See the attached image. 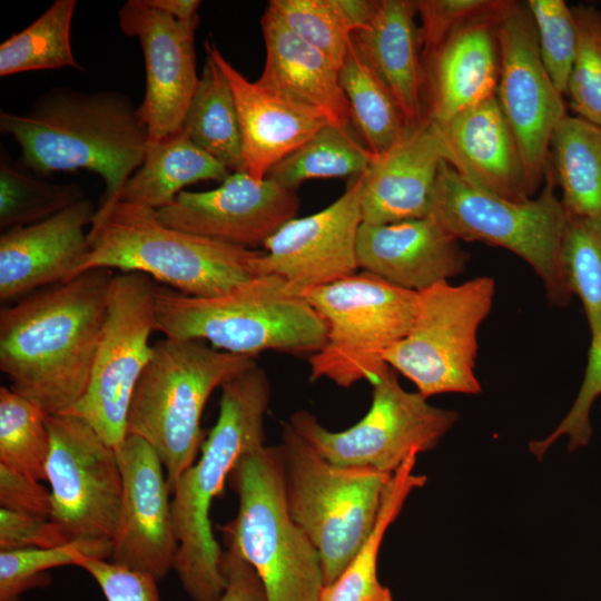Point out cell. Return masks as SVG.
Listing matches in <instances>:
<instances>
[{
    "label": "cell",
    "instance_id": "45",
    "mask_svg": "<svg viewBox=\"0 0 601 601\" xmlns=\"http://www.w3.org/2000/svg\"><path fill=\"white\" fill-rule=\"evenodd\" d=\"M0 505L18 513L43 519L51 516V494L40 481L0 464Z\"/></svg>",
    "mask_w": 601,
    "mask_h": 601
},
{
    "label": "cell",
    "instance_id": "37",
    "mask_svg": "<svg viewBox=\"0 0 601 601\" xmlns=\"http://www.w3.org/2000/svg\"><path fill=\"white\" fill-rule=\"evenodd\" d=\"M83 190L75 184L40 180L9 157L2 148L0 157V227L10 229L48 219L83 199Z\"/></svg>",
    "mask_w": 601,
    "mask_h": 601
},
{
    "label": "cell",
    "instance_id": "7",
    "mask_svg": "<svg viewBox=\"0 0 601 601\" xmlns=\"http://www.w3.org/2000/svg\"><path fill=\"white\" fill-rule=\"evenodd\" d=\"M227 481L239 504L224 534L256 570L267 601H318L321 556L288 512L279 445L243 455Z\"/></svg>",
    "mask_w": 601,
    "mask_h": 601
},
{
    "label": "cell",
    "instance_id": "30",
    "mask_svg": "<svg viewBox=\"0 0 601 601\" xmlns=\"http://www.w3.org/2000/svg\"><path fill=\"white\" fill-rule=\"evenodd\" d=\"M549 166L568 216L601 218V127L566 115L551 141Z\"/></svg>",
    "mask_w": 601,
    "mask_h": 601
},
{
    "label": "cell",
    "instance_id": "5",
    "mask_svg": "<svg viewBox=\"0 0 601 601\" xmlns=\"http://www.w3.org/2000/svg\"><path fill=\"white\" fill-rule=\"evenodd\" d=\"M156 329L166 337L209 342L253 356L264 351L308 356L326 341L323 318L276 275H258L227 292L196 297L157 286Z\"/></svg>",
    "mask_w": 601,
    "mask_h": 601
},
{
    "label": "cell",
    "instance_id": "33",
    "mask_svg": "<svg viewBox=\"0 0 601 601\" xmlns=\"http://www.w3.org/2000/svg\"><path fill=\"white\" fill-rule=\"evenodd\" d=\"M181 130L228 170L244 171L235 98L221 69L207 56Z\"/></svg>",
    "mask_w": 601,
    "mask_h": 601
},
{
    "label": "cell",
    "instance_id": "4",
    "mask_svg": "<svg viewBox=\"0 0 601 601\" xmlns=\"http://www.w3.org/2000/svg\"><path fill=\"white\" fill-rule=\"evenodd\" d=\"M88 243L89 253L76 276L118 268L148 275L196 297L223 294L258 276L257 260L263 254L170 227L156 209L121 199L100 205Z\"/></svg>",
    "mask_w": 601,
    "mask_h": 601
},
{
    "label": "cell",
    "instance_id": "38",
    "mask_svg": "<svg viewBox=\"0 0 601 601\" xmlns=\"http://www.w3.org/2000/svg\"><path fill=\"white\" fill-rule=\"evenodd\" d=\"M111 542L75 540L53 548L1 550L0 601H20L30 588L49 584L47 571L77 565L82 556L109 559Z\"/></svg>",
    "mask_w": 601,
    "mask_h": 601
},
{
    "label": "cell",
    "instance_id": "12",
    "mask_svg": "<svg viewBox=\"0 0 601 601\" xmlns=\"http://www.w3.org/2000/svg\"><path fill=\"white\" fill-rule=\"evenodd\" d=\"M459 418L456 411L405 391L391 370L373 385L371 407L353 426L333 432L306 411L294 413L289 424L335 466L393 474L410 455L433 450Z\"/></svg>",
    "mask_w": 601,
    "mask_h": 601
},
{
    "label": "cell",
    "instance_id": "34",
    "mask_svg": "<svg viewBox=\"0 0 601 601\" xmlns=\"http://www.w3.org/2000/svg\"><path fill=\"white\" fill-rule=\"evenodd\" d=\"M348 129L328 124L273 166L265 178L296 190L307 179L364 174L374 156Z\"/></svg>",
    "mask_w": 601,
    "mask_h": 601
},
{
    "label": "cell",
    "instance_id": "10",
    "mask_svg": "<svg viewBox=\"0 0 601 601\" xmlns=\"http://www.w3.org/2000/svg\"><path fill=\"white\" fill-rule=\"evenodd\" d=\"M303 297L323 318L326 341L308 356L311 380L341 387L372 385L392 368L385 355L408 333L417 293L371 273H355L308 290Z\"/></svg>",
    "mask_w": 601,
    "mask_h": 601
},
{
    "label": "cell",
    "instance_id": "27",
    "mask_svg": "<svg viewBox=\"0 0 601 601\" xmlns=\"http://www.w3.org/2000/svg\"><path fill=\"white\" fill-rule=\"evenodd\" d=\"M266 60L257 82L299 105L322 112L331 125L349 127L348 101L339 67L289 30L270 10L262 17Z\"/></svg>",
    "mask_w": 601,
    "mask_h": 601
},
{
    "label": "cell",
    "instance_id": "21",
    "mask_svg": "<svg viewBox=\"0 0 601 601\" xmlns=\"http://www.w3.org/2000/svg\"><path fill=\"white\" fill-rule=\"evenodd\" d=\"M97 209L83 198L42 221L0 236V299L73 278L89 253L88 231Z\"/></svg>",
    "mask_w": 601,
    "mask_h": 601
},
{
    "label": "cell",
    "instance_id": "22",
    "mask_svg": "<svg viewBox=\"0 0 601 601\" xmlns=\"http://www.w3.org/2000/svg\"><path fill=\"white\" fill-rule=\"evenodd\" d=\"M356 254L364 272L416 293L462 274L471 257L432 216L362 223Z\"/></svg>",
    "mask_w": 601,
    "mask_h": 601
},
{
    "label": "cell",
    "instance_id": "43",
    "mask_svg": "<svg viewBox=\"0 0 601 601\" xmlns=\"http://www.w3.org/2000/svg\"><path fill=\"white\" fill-rule=\"evenodd\" d=\"M77 566L87 571L107 601H160L157 580L105 559L82 556Z\"/></svg>",
    "mask_w": 601,
    "mask_h": 601
},
{
    "label": "cell",
    "instance_id": "14",
    "mask_svg": "<svg viewBox=\"0 0 601 601\" xmlns=\"http://www.w3.org/2000/svg\"><path fill=\"white\" fill-rule=\"evenodd\" d=\"M47 425L50 519L69 541L112 542L122 501L117 450L78 415H50Z\"/></svg>",
    "mask_w": 601,
    "mask_h": 601
},
{
    "label": "cell",
    "instance_id": "16",
    "mask_svg": "<svg viewBox=\"0 0 601 601\" xmlns=\"http://www.w3.org/2000/svg\"><path fill=\"white\" fill-rule=\"evenodd\" d=\"M359 175L344 194L313 215L285 223L263 246L258 275H276L303 296L311 289L357 273V236L363 223Z\"/></svg>",
    "mask_w": 601,
    "mask_h": 601
},
{
    "label": "cell",
    "instance_id": "39",
    "mask_svg": "<svg viewBox=\"0 0 601 601\" xmlns=\"http://www.w3.org/2000/svg\"><path fill=\"white\" fill-rule=\"evenodd\" d=\"M571 8L578 46L566 96L577 117L601 127V11L587 4Z\"/></svg>",
    "mask_w": 601,
    "mask_h": 601
},
{
    "label": "cell",
    "instance_id": "41",
    "mask_svg": "<svg viewBox=\"0 0 601 601\" xmlns=\"http://www.w3.org/2000/svg\"><path fill=\"white\" fill-rule=\"evenodd\" d=\"M541 61L562 96L566 95L578 46L572 8L563 0H529Z\"/></svg>",
    "mask_w": 601,
    "mask_h": 601
},
{
    "label": "cell",
    "instance_id": "13",
    "mask_svg": "<svg viewBox=\"0 0 601 601\" xmlns=\"http://www.w3.org/2000/svg\"><path fill=\"white\" fill-rule=\"evenodd\" d=\"M156 289L148 275H114L90 381L83 397L68 413L86 420L116 450L127 436L132 394L152 353L149 338L156 329Z\"/></svg>",
    "mask_w": 601,
    "mask_h": 601
},
{
    "label": "cell",
    "instance_id": "29",
    "mask_svg": "<svg viewBox=\"0 0 601 601\" xmlns=\"http://www.w3.org/2000/svg\"><path fill=\"white\" fill-rule=\"evenodd\" d=\"M229 170L195 145L180 130L157 142H148L141 166L124 186L118 199L154 209L169 205L186 186L203 181L223 183Z\"/></svg>",
    "mask_w": 601,
    "mask_h": 601
},
{
    "label": "cell",
    "instance_id": "44",
    "mask_svg": "<svg viewBox=\"0 0 601 601\" xmlns=\"http://www.w3.org/2000/svg\"><path fill=\"white\" fill-rule=\"evenodd\" d=\"M68 542L51 519L0 509V550L53 548Z\"/></svg>",
    "mask_w": 601,
    "mask_h": 601
},
{
    "label": "cell",
    "instance_id": "48",
    "mask_svg": "<svg viewBox=\"0 0 601 601\" xmlns=\"http://www.w3.org/2000/svg\"><path fill=\"white\" fill-rule=\"evenodd\" d=\"M147 2L181 21L197 18V10L201 4L199 0H147Z\"/></svg>",
    "mask_w": 601,
    "mask_h": 601
},
{
    "label": "cell",
    "instance_id": "17",
    "mask_svg": "<svg viewBox=\"0 0 601 601\" xmlns=\"http://www.w3.org/2000/svg\"><path fill=\"white\" fill-rule=\"evenodd\" d=\"M118 18L121 31L137 38L142 48L146 90L137 110L148 142H157L181 130L197 88L194 42L199 17L181 21L147 0H128Z\"/></svg>",
    "mask_w": 601,
    "mask_h": 601
},
{
    "label": "cell",
    "instance_id": "8",
    "mask_svg": "<svg viewBox=\"0 0 601 601\" xmlns=\"http://www.w3.org/2000/svg\"><path fill=\"white\" fill-rule=\"evenodd\" d=\"M287 509L319 553L324 587L352 561L376 522L393 474L339 467L286 424L279 444Z\"/></svg>",
    "mask_w": 601,
    "mask_h": 601
},
{
    "label": "cell",
    "instance_id": "31",
    "mask_svg": "<svg viewBox=\"0 0 601 601\" xmlns=\"http://www.w3.org/2000/svg\"><path fill=\"white\" fill-rule=\"evenodd\" d=\"M338 77L362 144L374 157L397 145L410 129L393 95L353 38Z\"/></svg>",
    "mask_w": 601,
    "mask_h": 601
},
{
    "label": "cell",
    "instance_id": "11",
    "mask_svg": "<svg viewBox=\"0 0 601 601\" xmlns=\"http://www.w3.org/2000/svg\"><path fill=\"white\" fill-rule=\"evenodd\" d=\"M494 279L479 276L460 285L442 282L417 293L406 336L385 355L425 397L482 391L474 373L477 331L491 312Z\"/></svg>",
    "mask_w": 601,
    "mask_h": 601
},
{
    "label": "cell",
    "instance_id": "32",
    "mask_svg": "<svg viewBox=\"0 0 601 601\" xmlns=\"http://www.w3.org/2000/svg\"><path fill=\"white\" fill-rule=\"evenodd\" d=\"M417 455H410L393 473L370 535L342 574L323 588L318 601H395L391 590L378 580L377 558L385 532L398 516L407 496L427 481L425 475L413 473Z\"/></svg>",
    "mask_w": 601,
    "mask_h": 601
},
{
    "label": "cell",
    "instance_id": "18",
    "mask_svg": "<svg viewBox=\"0 0 601 601\" xmlns=\"http://www.w3.org/2000/svg\"><path fill=\"white\" fill-rule=\"evenodd\" d=\"M117 453L122 501L109 560L160 581L174 569L178 549L165 467L134 434H127Z\"/></svg>",
    "mask_w": 601,
    "mask_h": 601
},
{
    "label": "cell",
    "instance_id": "26",
    "mask_svg": "<svg viewBox=\"0 0 601 601\" xmlns=\"http://www.w3.org/2000/svg\"><path fill=\"white\" fill-rule=\"evenodd\" d=\"M444 161L432 125L424 121L388 151L373 158L359 175L363 223L384 225L430 216Z\"/></svg>",
    "mask_w": 601,
    "mask_h": 601
},
{
    "label": "cell",
    "instance_id": "20",
    "mask_svg": "<svg viewBox=\"0 0 601 601\" xmlns=\"http://www.w3.org/2000/svg\"><path fill=\"white\" fill-rule=\"evenodd\" d=\"M560 269L571 294L582 302L591 341L585 374L572 407L551 434L530 444L538 457L560 437L565 436L568 449L574 451L588 445L592 435L590 411L601 395V218L568 216Z\"/></svg>",
    "mask_w": 601,
    "mask_h": 601
},
{
    "label": "cell",
    "instance_id": "40",
    "mask_svg": "<svg viewBox=\"0 0 601 601\" xmlns=\"http://www.w3.org/2000/svg\"><path fill=\"white\" fill-rule=\"evenodd\" d=\"M267 8L297 37L341 68L353 29L337 0H272Z\"/></svg>",
    "mask_w": 601,
    "mask_h": 601
},
{
    "label": "cell",
    "instance_id": "6",
    "mask_svg": "<svg viewBox=\"0 0 601 601\" xmlns=\"http://www.w3.org/2000/svg\"><path fill=\"white\" fill-rule=\"evenodd\" d=\"M255 364L253 356L215 349L199 339L165 337L152 345L132 394L127 434L157 452L170 491L201 449L200 420L209 396Z\"/></svg>",
    "mask_w": 601,
    "mask_h": 601
},
{
    "label": "cell",
    "instance_id": "25",
    "mask_svg": "<svg viewBox=\"0 0 601 601\" xmlns=\"http://www.w3.org/2000/svg\"><path fill=\"white\" fill-rule=\"evenodd\" d=\"M207 56L224 72L231 88L242 136L244 171L256 180L329 124L319 111L246 79L210 41Z\"/></svg>",
    "mask_w": 601,
    "mask_h": 601
},
{
    "label": "cell",
    "instance_id": "46",
    "mask_svg": "<svg viewBox=\"0 0 601 601\" xmlns=\"http://www.w3.org/2000/svg\"><path fill=\"white\" fill-rule=\"evenodd\" d=\"M227 550L221 558L226 589L218 601H267L256 570L242 555L236 544L226 539Z\"/></svg>",
    "mask_w": 601,
    "mask_h": 601
},
{
    "label": "cell",
    "instance_id": "1",
    "mask_svg": "<svg viewBox=\"0 0 601 601\" xmlns=\"http://www.w3.org/2000/svg\"><path fill=\"white\" fill-rule=\"evenodd\" d=\"M112 277L90 269L0 311V370L47 416L70 413L87 391Z\"/></svg>",
    "mask_w": 601,
    "mask_h": 601
},
{
    "label": "cell",
    "instance_id": "47",
    "mask_svg": "<svg viewBox=\"0 0 601 601\" xmlns=\"http://www.w3.org/2000/svg\"><path fill=\"white\" fill-rule=\"evenodd\" d=\"M381 0H337L353 33L366 28L373 20Z\"/></svg>",
    "mask_w": 601,
    "mask_h": 601
},
{
    "label": "cell",
    "instance_id": "28",
    "mask_svg": "<svg viewBox=\"0 0 601 601\" xmlns=\"http://www.w3.org/2000/svg\"><path fill=\"white\" fill-rule=\"evenodd\" d=\"M415 2L381 0L371 23L353 41L393 95L407 128L424 119V63Z\"/></svg>",
    "mask_w": 601,
    "mask_h": 601
},
{
    "label": "cell",
    "instance_id": "2",
    "mask_svg": "<svg viewBox=\"0 0 601 601\" xmlns=\"http://www.w3.org/2000/svg\"><path fill=\"white\" fill-rule=\"evenodd\" d=\"M137 109L120 91L53 88L26 114L1 111L0 130L17 141L24 169H88L104 179L101 204H110L145 158L148 130Z\"/></svg>",
    "mask_w": 601,
    "mask_h": 601
},
{
    "label": "cell",
    "instance_id": "35",
    "mask_svg": "<svg viewBox=\"0 0 601 601\" xmlns=\"http://www.w3.org/2000/svg\"><path fill=\"white\" fill-rule=\"evenodd\" d=\"M76 0H56L38 19L0 46V76L59 69L83 68L70 45V26Z\"/></svg>",
    "mask_w": 601,
    "mask_h": 601
},
{
    "label": "cell",
    "instance_id": "23",
    "mask_svg": "<svg viewBox=\"0 0 601 601\" xmlns=\"http://www.w3.org/2000/svg\"><path fill=\"white\" fill-rule=\"evenodd\" d=\"M431 125L444 160L471 186L514 201L533 198L515 137L496 96L443 124Z\"/></svg>",
    "mask_w": 601,
    "mask_h": 601
},
{
    "label": "cell",
    "instance_id": "36",
    "mask_svg": "<svg viewBox=\"0 0 601 601\" xmlns=\"http://www.w3.org/2000/svg\"><path fill=\"white\" fill-rule=\"evenodd\" d=\"M50 452L47 415L31 401L0 387V464L32 480H46Z\"/></svg>",
    "mask_w": 601,
    "mask_h": 601
},
{
    "label": "cell",
    "instance_id": "15",
    "mask_svg": "<svg viewBox=\"0 0 601 601\" xmlns=\"http://www.w3.org/2000/svg\"><path fill=\"white\" fill-rule=\"evenodd\" d=\"M496 35L500 76L495 96L515 137L532 197L544 181L553 134L568 112L541 61L526 6L513 1Z\"/></svg>",
    "mask_w": 601,
    "mask_h": 601
},
{
    "label": "cell",
    "instance_id": "24",
    "mask_svg": "<svg viewBox=\"0 0 601 601\" xmlns=\"http://www.w3.org/2000/svg\"><path fill=\"white\" fill-rule=\"evenodd\" d=\"M506 11L460 27L423 59L426 121L443 124L495 96L500 76L496 30Z\"/></svg>",
    "mask_w": 601,
    "mask_h": 601
},
{
    "label": "cell",
    "instance_id": "9",
    "mask_svg": "<svg viewBox=\"0 0 601 601\" xmlns=\"http://www.w3.org/2000/svg\"><path fill=\"white\" fill-rule=\"evenodd\" d=\"M555 185L549 166L535 198L509 200L471 186L444 160L430 216L460 242H481L518 255L541 278L550 304L566 307L573 295L560 269V246L568 216Z\"/></svg>",
    "mask_w": 601,
    "mask_h": 601
},
{
    "label": "cell",
    "instance_id": "19",
    "mask_svg": "<svg viewBox=\"0 0 601 601\" xmlns=\"http://www.w3.org/2000/svg\"><path fill=\"white\" fill-rule=\"evenodd\" d=\"M298 207L295 190L238 171L215 189L184 190L169 205L156 210L170 227L256 249L295 218Z\"/></svg>",
    "mask_w": 601,
    "mask_h": 601
},
{
    "label": "cell",
    "instance_id": "3",
    "mask_svg": "<svg viewBox=\"0 0 601 601\" xmlns=\"http://www.w3.org/2000/svg\"><path fill=\"white\" fill-rule=\"evenodd\" d=\"M217 421L201 444V455L171 489L178 544L174 570L193 601H218L226 579L210 522L213 500L239 459L265 445V414L270 384L258 364L223 384Z\"/></svg>",
    "mask_w": 601,
    "mask_h": 601
},
{
    "label": "cell",
    "instance_id": "42",
    "mask_svg": "<svg viewBox=\"0 0 601 601\" xmlns=\"http://www.w3.org/2000/svg\"><path fill=\"white\" fill-rule=\"evenodd\" d=\"M423 59L460 27L502 16L510 0H416Z\"/></svg>",
    "mask_w": 601,
    "mask_h": 601
}]
</instances>
